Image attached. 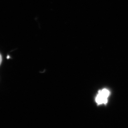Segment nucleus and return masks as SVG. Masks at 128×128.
I'll list each match as a JSON object with an SVG mask.
<instances>
[{
    "label": "nucleus",
    "instance_id": "obj_1",
    "mask_svg": "<svg viewBox=\"0 0 128 128\" xmlns=\"http://www.w3.org/2000/svg\"><path fill=\"white\" fill-rule=\"evenodd\" d=\"M110 94V92L108 90L103 89L98 92L96 98V102L98 104H106L107 102L108 98Z\"/></svg>",
    "mask_w": 128,
    "mask_h": 128
},
{
    "label": "nucleus",
    "instance_id": "obj_2",
    "mask_svg": "<svg viewBox=\"0 0 128 128\" xmlns=\"http://www.w3.org/2000/svg\"><path fill=\"white\" fill-rule=\"evenodd\" d=\"M2 60V56H1V55L0 54V65L1 64Z\"/></svg>",
    "mask_w": 128,
    "mask_h": 128
}]
</instances>
